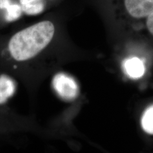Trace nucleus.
Listing matches in <instances>:
<instances>
[{"label": "nucleus", "instance_id": "nucleus-1", "mask_svg": "<svg viewBox=\"0 0 153 153\" xmlns=\"http://www.w3.org/2000/svg\"><path fill=\"white\" fill-rule=\"evenodd\" d=\"M55 32L52 22L43 21L15 33L0 51V68L22 79L40 75L45 70L43 55Z\"/></svg>", "mask_w": 153, "mask_h": 153}, {"label": "nucleus", "instance_id": "nucleus-2", "mask_svg": "<svg viewBox=\"0 0 153 153\" xmlns=\"http://www.w3.org/2000/svg\"><path fill=\"white\" fill-rule=\"evenodd\" d=\"M38 131L33 117L19 114L0 104V142H14L17 137L33 136Z\"/></svg>", "mask_w": 153, "mask_h": 153}, {"label": "nucleus", "instance_id": "nucleus-3", "mask_svg": "<svg viewBox=\"0 0 153 153\" xmlns=\"http://www.w3.org/2000/svg\"><path fill=\"white\" fill-rule=\"evenodd\" d=\"M117 15L130 21H144L153 13V0H112Z\"/></svg>", "mask_w": 153, "mask_h": 153}, {"label": "nucleus", "instance_id": "nucleus-4", "mask_svg": "<svg viewBox=\"0 0 153 153\" xmlns=\"http://www.w3.org/2000/svg\"><path fill=\"white\" fill-rule=\"evenodd\" d=\"M55 92L61 98L71 101L76 98L79 93L78 86L75 80L65 73H58L52 81Z\"/></svg>", "mask_w": 153, "mask_h": 153}, {"label": "nucleus", "instance_id": "nucleus-5", "mask_svg": "<svg viewBox=\"0 0 153 153\" xmlns=\"http://www.w3.org/2000/svg\"><path fill=\"white\" fill-rule=\"evenodd\" d=\"M14 79L5 74H0V104L3 105L11 98L16 90Z\"/></svg>", "mask_w": 153, "mask_h": 153}, {"label": "nucleus", "instance_id": "nucleus-6", "mask_svg": "<svg viewBox=\"0 0 153 153\" xmlns=\"http://www.w3.org/2000/svg\"><path fill=\"white\" fill-rule=\"evenodd\" d=\"M124 68L128 75L133 78L142 76L145 71L142 61L137 57H133L126 61Z\"/></svg>", "mask_w": 153, "mask_h": 153}, {"label": "nucleus", "instance_id": "nucleus-7", "mask_svg": "<svg viewBox=\"0 0 153 153\" xmlns=\"http://www.w3.org/2000/svg\"><path fill=\"white\" fill-rule=\"evenodd\" d=\"M22 11L29 16H35L44 10L43 0H19Z\"/></svg>", "mask_w": 153, "mask_h": 153}, {"label": "nucleus", "instance_id": "nucleus-8", "mask_svg": "<svg viewBox=\"0 0 153 153\" xmlns=\"http://www.w3.org/2000/svg\"><path fill=\"white\" fill-rule=\"evenodd\" d=\"M141 123L145 131L153 134V105L146 109L143 114Z\"/></svg>", "mask_w": 153, "mask_h": 153}, {"label": "nucleus", "instance_id": "nucleus-9", "mask_svg": "<svg viewBox=\"0 0 153 153\" xmlns=\"http://www.w3.org/2000/svg\"><path fill=\"white\" fill-rule=\"evenodd\" d=\"M6 10V13L5 18L7 22L15 21L22 15V7L16 4H11L7 7Z\"/></svg>", "mask_w": 153, "mask_h": 153}, {"label": "nucleus", "instance_id": "nucleus-10", "mask_svg": "<svg viewBox=\"0 0 153 153\" xmlns=\"http://www.w3.org/2000/svg\"><path fill=\"white\" fill-rule=\"evenodd\" d=\"M145 22V26L149 33L153 36V13L148 16Z\"/></svg>", "mask_w": 153, "mask_h": 153}, {"label": "nucleus", "instance_id": "nucleus-11", "mask_svg": "<svg viewBox=\"0 0 153 153\" xmlns=\"http://www.w3.org/2000/svg\"><path fill=\"white\" fill-rule=\"evenodd\" d=\"M10 4L11 0H0V9H6Z\"/></svg>", "mask_w": 153, "mask_h": 153}]
</instances>
